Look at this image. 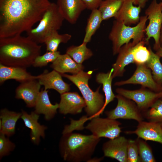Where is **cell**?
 <instances>
[{
	"instance_id": "cell-1",
	"label": "cell",
	"mask_w": 162,
	"mask_h": 162,
	"mask_svg": "<svg viewBox=\"0 0 162 162\" xmlns=\"http://www.w3.org/2000/svg\"><path fill=\"white\" fill-rule=\"evenodd\" d=\"M49 0H0V38L21 35L40 21Z\"/></svg>"
},
{
	"instance_id": "cell-2",
	"label": "cell",
	"mask_w": 162,
	"mask_h": 162,
	"mask_svg": "<svg viewBox=\"0 0 162 162\" xmlns=\"http://www.w3.org/2000/svg\"><path fill=\"white\" fill-rule=\"evenodd\" d=\"M41 47L28 36L0 38V63L26 68L40 55Z\"/></svg>"
},
{
	"instance_id": "cell-3",
	"label": "cell",
	"mask_w": 162,
	"mask_h": 162,
	"mask_svg": "<svg viewBox=\"0 0 162 162\" xmlns=\"http://www.w3.org/2000/svg\"><path fill=\"white\" fill-rule=\"evenodd\" d=\"M100 140L93 134L69 132L63 134L59 143L61 155L65 161L89 162Z\"/></svg>"
},
{
	"instance_id": "cell-4",
	"label": "cell",
	"mask_w": 162,
	"mask_h": 162,
	"mask_svg": "<svg viewBox=\"0 0 162 162\" xmlns=\"http://www.w3.org/2000/svg\"><path fill=\"white\" fill-rule=\"evenodd\" d=\"M93 70L85 72L82 70L77 74L68 75L61 74L74 84L81 92L86 104L85 110L89 119L99 116L103 111L104 104V96L99 93V86L95 92L89 87L88 81L91 77Z\"/></svg>"
},
{
	"instance_id": "cell-5",
	"label": "cell",
	"mask_w": 162,
	"mask_h": 162,
	"mask_svg": "<svg viewBox=\"0 0 162 162\" xmlns=\"http://www.w3.org/2000/svg\"><path fill=\"white\" fill-rule=\"evenodd\" d=\"M148 20L146 15L141 16L139 22L134 27L126 25L116 20L113 21L109 35L112 43L113 55L118 54L121 47L132 39L134 45L145 40V29Z\"/></svg>"
},
{
	"instance_id": "cell-6",
	"label": "cell",
	"mask_w": 162,
	"mask_h": 162,
	"mask_svg": "<svg viewBox=\"0 0 162 162\" xmlns=\"http://www.w3.org/2000/svg\"><path fill=\"white\" fill-rule=\"evenodd\" d=\"M64 20L56 3L51 2L38 26L26 32L27 36L38 44L44 43L52 32L60 29Z\"/></svg>"
},
{
	"instance_id": "cell-7",
	"label": "cell",
	"mask_w": 162,
	"mask_h": 162,
	"mask_svg": "<svg viewBox=\"0 0 162 162\" xmlns=\"http://www.w3.org/2000/svg\"><path fill=\"white\" fill-rule=\"evenodd\" d=\"M145 13L149 20L148 24L145 29L146 35L145 40L147 43L151 38H154L155 43L153 48L156 51L161 46L160 40L162 25L161 2L158 3L157 0H152Z\"/></svg>"
},
{
	"instance_id": "cell-8",
	"label": "cell",
	"mask_w": 162,
	"mask_h": 162,
	"mask_svg": "<svg viewBox=\"0 0 162 162\" xmlns=\"http://www.w3.org/2000/svg\"><path fill=\"white\" fill-rule=\"evenodd\" d=\"M90 119V121L85 128L96 137L112 139L120 136L122 130L120 126L121 123L119 122L108 117L100 118L99 116Z\"/></svg>"
},
{
	"instance_id": "cell-9",
	"label": "cell",
	"mask_w": 162,
	"mask_h": 162,
	"mask_svg": "<svg viewBox=\"0 0 162 162\" xmlns=\"http://www.w3.org/2000/svg\"><path fill=\"white\" fill-rule=\"evenodd\" d=\"M116 98L117 105L114 109L105 112L107 117L115 120L133 119L138 122L143 121V114L134 101L119 94Z\"/></svg>"
},
{
	"instance_id": "cell-10",
	"label": "cell",
	"mask_w": 162,
	"mask_h": 162,
	"mask_svg": "<svg viewBox=\"0 0 162 162\" xmlns=\"http://www.w3.org/2000/svg\"><path fill=\"white\" fill-rule=\"evenodd\" d=\"M142 87L140 89L134 90L118 88L116 89V92L118 94L134 101L143 113L161 98V94L160 92H156Z\"/></svg>"
},
{
	"instance_id": "cell-11",
	"label": "cell",
	"mask_w": 162,
	"mask_h": 162,
	"mask_svg": "<svg viewBox=\"0 0 162 162\" xmlns=\"http://www.w3.org/2000/svg\"><path fill=\"white\" fill-rule=\"evenodd\" d=\"M136 68L133 75L128 79L116 82L115 86H121L128 84H139L145 88L156 92H160L162 86L154 80L150 68L145 64H136Z\"/></svg>"
},
{
	"instance_id": "cell-12",
	"label": "cell",
	"mask_w": 162,
	"mask_h": 162,
	"mask_svg": "<svg viewBox=\"0 0 162 162\" xmlns=\"http://www.w3.org/2000/svg\"><path fill=\"white\" fill-rule=\"evenodd\" d=\"M128 140L119 136L105 142L102 150L104 156L115 159L120 162H128L127 146Z\"/></svg>"
},
{
	"instance_id": "cell-13",
	"label": "cell",
	"mask_w": 162,
	"mask_h": 162,
	"mask_svg": "<svg viewBox=\"0 0 162 162\" xmlns=\"http://www.w3.org/2000/svg\"><path fill=\"white\" fill-rule=\"evenodd\" d=\"M41 85L36 79L21 82L15 90V98L23 100L28 107H34Z\"/></svg>"
},
{
	"instance_id": "cell-14",
	"label": "cell",
	"mask_w": 162,
	"mask_h": 162,
	"mask_svg": "<svg viewBox=\"0 0 162 162\" xmlns=\"http://www.w3.org/2000/svg\"><path fill=\"white\" fill-rule=\"evenodd\" d=\"M128 134H134L145 140L151 141L162 144V125L152 122L142 121L138 122L136 129L125 132Z\"/></svg>"
},
{
	"instance_id": "cell-15",
	"label": "cell",
	"mask_w": 162,
	"mask_h": 162,
	"mask_svg": "<svg viewBox=\"0 0 162 162\" xmlns=\"http://www.w3.org/2000/svg\"><path fill=\"white\" fill-rule=\"evenodd\" d=\"M58 104L59 112L64 115L80 113L86 106L84 99L77 92H68L61 94Z\"/></svg>"
},
{
	"instance_id": "cell-16",
	"label": "cell",
	"mask_w": 162,
	"mask_h": 162,
	"mask_svg": "<svg viewBox=\"0 0 162 162\" xmlns=\"http://www.w3.org/2000/svg\"><path fill=\"white\" fill-rule=\"evenodd\" d=\"M56 4L64 20L71 24L76 22L86 9L82 0H57Z\"/></svg>"
},
{
	"instance_id": "cell-17",
	"label": "cell",
	"mask_w": 162,
	"mask_h": 162,
	"mask_svg": "<svg viewBox=\"0 0 162 162\" xmlns=\"http://www.w3.org/2000/svg\"><path fill=\"white\" fill-rule=\"evenodd\" d=\"M37 76V80L45 89H53L60 94L70 90V85L65 82L61 74L54 70L50 72L45 70Z\"/></svg>"
},
{
	"instance_id": "cell-18",
	"label": "cell",
	"mask_w": 162,
	"mask_h": 162,
	"mask_svg": "<svg viewBox=\"0 0 162 162\" xmlns=\"http://www.w3.org/2000/svg\"><path fill=\"white\" fill-rule=\"evenodd\" d=\"M134 0H124L122 6L114 18L127 26L137 24L140 20L142 8L134 5Z\"/></svg>"
},
{
	"instance_id": "cell-19",
	"label": "cell",
	"mask_w": 162,
	"mask_h": 162,
	"mask_svg": "<svg viewBox=\"0 0 162 162\" xmlns=\"http://www.w3.org/2000/svg\"><path fill=\"white\" fill-rule=\"evenodd\" d=\"M135 45L130 42L120 48L116 61L112 65L113 78L122 76L125 71V67L130 63H134L133 51Z\"/></svg>"
},
{
	"instance_id": "cell-20",
	"label": "cell",
	"mask_w": 162,
	"mask_h": 162,
	"mask_svg": "<svg viewBox=\"0 0 162 162\" xmlns=\"http://www.w3.org/2000/svg\"><path fill=\"white\" fill-rule=\"evenodd\" d=\"M38 76L32 75L27 71L26 68L5 65L0 63V83L3 84L6 81L14 80L22 82L27 80L36 79Z\"/></svg>"
},
{
	"instance_id": "cell-21",
	"label": "cell",
	"mask_w": 162,
	"mask_h": 162,
	"mask_svg": "<svg viewBox=\"0 0 162 162\" xmlns=\"http://www.w3.org/2000/svg\"><path fill=\"white\" fill-rule=\"evenodd\" d=\"M21 118L24 121L26 126L31 130V139L35 144H38L40 136L45 137V130L47 127L41 125L38 122L39 116L34 111L30 114L22 110Z\"/></svg>"
},
{
	"instance_id": "cell-22",
	"label": "cell",
	"mask_w": 162,
	"mask_h": 162,
	"mask_svg": "<svg viewBox=\"0 0 162 162\" xmlns=\"http://www.w3.org/2000/svg\"><path fill=\"white\" fill-rule=\"evenodd\" d=\"M48 91L44 89L40 91L34 106V112L37 113L43 114L46 120H50L57 113L59 104H52L50 100L48 94Z\"/></svg>"
},
{
	"instance_id": "cell-23",
	"label": "cell",
	"mask_w": 162,
	"mask_h": 162,
	"mask_svg": "<svg viewBox=\"0 0 162 162\" xmlns=\"http://www.w3.org/2000/svg\"><path fill=\"white\" fill-rule=\"evenodd\" d=\"M50 67L61 74L69 73L72 74L83 70L84 67L82 64L76 62L68 54H60L52 63Z\"/></svg>"
},
{
	"instance_id": "cell-24",
	"label": "cell",
	"mask_w": 162,
	"mask_h": 162,
	"mask_svg": "<svg viewBox=\"0 0 162 162\" xmlns=\"http://www.w3.org/2000/svg\"><path fill=\"white\" fill-rule=\"evenodd\" d=\"M22 113L10 111L6 109L0 112V133L8 136L13 135L15 132L16 122L21 118Z\"/></svg>"
},
{
	"instance_id": "cell-25",
	"label": "cell",
	"mask_w": 162,
	"mask_h": 162,
	"mask_svg": "<svg viewBox=\"0 0 162 162\" xmlns=\"http://www.w3.org/2000/svg\"><path fill=\"white\" fill-rule=\"evenodd\" d=\"M113 71V69L112 68L107 73H99L96 75V81L98 83L102 85L103 90L105 97L103 111L106 106L116 98V95L113 93L112 88Z\"/></svg>"
},
{
	"instance_id": "cell-26",
	"label": "cell",
	"mask_w": 162,
	"mask_h": 162,
	"mask_svg": "<svg viewBox=\"0 0 162 162\" xmlns=\"http://www.w3.org/2000/svg\"><path fill=\"white\" fill-rule=\"evenodd\" d=\"M103 20L98 9L92 10L88 20L83 42L87 44L91 41L92 36L99 28Z\"/></svg>"
},
{
	"instance_id": "cell-27",
	"label": "cell",
	"mask_w": 162,
	"mask_h": 162,
	"mask_svg": "<svg viewBox=\"0 0 162 162\" xmlns=\"http://www.w3.org/2000/svg\"><path fill=\"white\" fill-rule=\"evenodd\" d=\"M87 43L82 42L78 46L72 45L66 50L68 54L76 62L79 64L91 58L93 55L92 51L86 46Z\"/></svg>"
},
{
	"instance_id": "cell-28",
	"label": "cell",
	"mask_w": 162,
	"mask_h": 162,
	"mask_svg": "<svg viewBox=\"0 0 162 162\" xmlns=\"http://www.w3.org/2000/svg\"><path fill=\"white\" fill-rule=\"evenodd\" d=\"M124 0H103L98 9L103 20L114 17L120 9Z\"/></svg>"
},
{
	"instance_id": "cell-29",
	"label": "cell",
	"mask_w": 162,
	"mask_h": 162,
	"mask_svg": "<svg viewBox=\"0 0 162 162\" xmlns=\"http://www.w3.org/2000/svg\"><path fill=\"white\" fill-rule=\"evenodd\" d=\"M150 52L149 59L145 64L146 66L151 69L154 81L158 85L162 86V64L160 61V57L149 47Z\"/></svg>"
},
{
	"instance_id": "cell-30",
	"label": "cell",
	"mask_w": 162,
	"mask_h": 162,
	"mask_svg": "<svg viewBox=\"0 0 162 162\" xmlns=\"http://www.w3.org/2000/svg\"><path fill=\"white\" fill-rule=\"evenodd\" d=\"M71 38V35L68 34H60L57 31L53 32L46 38L44 42L46 45V51H57L61 43H67Z\"/></svg>"
},
{
	"instance_id": "cell-31",
	"label": "cell",
	"mask_w": 162,
	"mask_h": 162,
	"mask_svg": "<svg viewBox=\"0 0 162 162\" xmlns=\"http://www.w3.org/2000/svg\"><path fill=\"white\" fill-rule=\"evenodd\" d=\"M142 114L144 118L148 121L158 123L162 125V98L157 100Z\"/></svg>"
},
{
	"instance_id": "cell-32",
	"label": "cell",
	"mask_w": 162,
	"mask_h": 162,
	"mask_svg": "<svg viewBox=\"0 0 162 162\" xmlns=\"http://www.w3.org/2000/svg\"><path fill=\"white\" fill-rule=\"evenodd\" d=\"M145 40L134 46L133 51L134 63L136 64H145L149 58L150 52L149 49L145 46Z\"/></svg>"
},
{
	"instance_id": "cell-33",
	"label": "cell",
	"mask_w": 162,
	"mask_h": 162,
	"mask_svg": "<svg viewBox=\"0 0 162 162\" xmlns=\"http://www.w3.org/2000/svg\"><path fill=\"white\" fill-rule=\"evenodd\" d=\"M136 140L140 162H156L152 148L144 140L138 137Z\"/></svg>"
},
{
	"instance_id": "cell-34",
	"label": "cell",
	"mask_w": 162,
	"mask_h": 162,
	"mask_svg": "<svg viewBox=\"0 0 162 162\" xmlns=\"http://www.w3.org/2000/svg\"><path fill=\"white\" fill-rule=\"evenodd\" d=\"M59 51H46L42 56L39 55L35 59L32 64L35 67H42L46 66L49 63H52L60 55Z\"/></svg>"
},
{
	"instance_id": "cell-35",
	"label": "cell",
	"mask_w": 162,
	"mask_h": 162,
	"mask_svg": "<svg viewBox=\"0 0 162 162\" xmlns=\"http://www.w3.org/2000/svg\"><path fill=\"white\" fill-rule=\"evenodd\" d=\"M127 154L128 162H140L136 140H128Z\"/></svg>"
},
{
	"instance_id": "cell-36",
	"label": "cell",
	"mask_w": 162,
	"mask_h": 162,
	"mask_svg": "<svg viewBox=\"0 0 162 162\" xmlns=\"http://www.w3.org/2000/svg\"><path fill=\"white\" fill-rule=\"evenodd\" d=\"M5 135L1 133L0 134V157L8 155L9 152L12 151L15 147L14 144L11 142L5 136Z\"/></svg>"
},
{
	"instance_id": "cell-37",
	"label": "cell",
	"mask_w": 162,
	"mask_h": 162,
	"mask_svg": "<svg viewBox=\"0 0 162 162\" xmlns=\"http://www.w3.org/2000/svg\"><path fill=\"white\" fill-rule=\"evenodd\" d=\"M103 0H82L86 9L91 11L98 9Z\"/></svg>"
},
{
	"instance_id": "cell-38",
	"label": "cell",
	"mask_w": 162,
	"mask_h": 162,
	"mask_svg": "<svg viewBox=\"0 0 162 162\" xmlns=\"http://www.w3.org/2000/svg\"><path fill=\"white\" fill-rule=\"evenodd\" d=\"M148 0H134V4L140 6L142 8H144Z\"/></svg>"
},
{
	"instance_id": "cell-39",
	"label": "cell",
	"mask_w": 162,
	"mask_h": 162,
	"mask_svg": "<svg viewBox=\"0 0 162 162\" xmlns=\"http://www.w3.org/2000/svg\"><path fill=\"white\" fill-rule=\"evenodd\" d=\"M156 53L159 56L160 58H162V47L160 46L156 51Z\"/></svg>"
},
{
	"instance_id": "cell-40",
	"label": "cell",
	"mask_w": 162,
	"mask_h": 162,
	"mask_svg": "<svg viewBox=\"0 0 162 162\" xmlns=\"http://www.w3.org/2000/svg\"><path fill=\"white\" fill-rule=\"evenodd\" d=\"M160 46L161 47H162V25L161 26V31H160Z\"/></svg>"
},
{
	"instance_id": "cell-41",
	"label": "cell",
	"mask_w": 162,
	"mask_h": 162,
	"mask_svg": "<svg viewBox=\"0 0 162 162\" xmlns=\"http://www.w3.org/2000/svg\"><path fill=\"white\" fill-rule=\"evenodd\" d=\"M161 94V98H162V88L161 91L160 92Z\"/></svg>"
},
{
	"instance_id": "cell-42",
	"label": "cell",
	"mask_w": 162,
	"mask_h": 162,
	"mask_svg": "<svg viewBox=\"0 0 162 162\" xmlns=\"http://www.w3.org/2000/svg\"><path fill=\"white\" fill-rule=\"evenodd\" d=\"M161 4H162V0H161Z\"/></svg>"
}]
</instances>
